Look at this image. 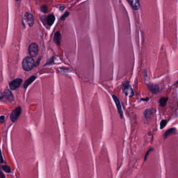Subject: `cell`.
<instances>
[{
    "label": "cell",
    "mask_w": 178,
    "mask_h": 178,
    "mask_svg": "<svg viewBox=\"0 0 178 178\" xmlns=\"http://www.w3.org/2000/svg\"><path fill=\"white\" fill-rule=\"evenodd\" d=\"M112 98L114 101V102L115 104L118 113L121 117V118H123V111L122 110V108H121V103L119 99V98L115 96V95H113L112 96Z\"/></svg>",
    "instance_id": "obj_7"
},
{
    "label": "cell",
    "mask_w": 178,
    "mask_h": 178,
    "mask_svg": "<svg viewBox=\"0 0 178 178\" xmlns=\"http://www.w3.org/2000/svg\"><path fill=\"white\" fill-rule=\"evenodd\" d=\"M122 90L125 95L128 96L129 97L133 96L134 94L133 89H132V87L131 86V85L129 84V83H125L123 84Z\"/></svg>",
    "instance_id": "obj_2"
},
{
    "label": "cell",
    "mask_w": 178,
    "mask_h": 178,
    "mask_svg": "<svg viewBox=\"0 0 178 178\" xmlns=\"http://www.w3.org/2000/svg\"><path fill=\"white\" fill-rule=\"evenodd\" d=\"M167 121L166 120H162L160 122V129H163L167 125Z\"/></svg>",
    "instance_id": "obj_18"
},
{
    "label": "cell",
    "mask_w": 178,
    "mask_h": 178,
    "mask_svg": "<svg viewBox=\"0 0 178 178\" xmlns=\"http://www.w3.org/2000/svg\"><path fill=\"white\" fill-rule=\"evenodd\" d=\"M2 169H3V170L7 173V174H10L11 172V168L7 166V165H3L2 166Z\"/></svg>",
    "instance_id": "obj_17"
},
{
    "label": "cell",
    "mask_w": 178,
    "mask_h": 178,
    "mask_svg": "<svg viewBox=\"0 0 178 178\" xmlns=\"http://www.w3.org/2000/svg\"><path fill=\"white\" fill-rule=\"evenodd\" d=\"M152 151H153V148H150V149H149L148 151L147 152V153H146V154H145V157H144V161H145L146 160V159H147L148 156L149 155L150 153H151Z\"/></svg>",
    "instance_id": "obj_19"
},
{
    "label": "cell",
    "mask_w": 178,
    "mask_h": 178,
    "mask_svg": "<svg viewBox=\"0 0 178 178\" xmlns=\"http://www.w3.org/2000/svg\"><path fill=\"white\" fill-rule=\"evenodd\" d=\"M21 112H22V108L20 107H18L16 108L15 109H14L11 113V115H10L11 120L13 122H15V121H16V120L18 119V117L20 116L21 113Z\"/></svg>",
    "instance_id": "obj_4"
},
{
    "label": "cell",
    "mask_w": 178,
    "mask_h": 178,
    "mask_svg": "<svg viewBox=\"0 0 178 178\" xmlns=\"http://www.w3.org/2000/svg\"><path fill=\"white\" fill-rule=\"evenodd\" d=\"M41 10L44 12V13H46L48 11V7L46 5H43L41 7Z\"/></svg>",
    "instance_id": "obj_20"
},
{
    "label": "cell",
    "mask_w": 178,
    "mask_h": 178,
    "mask_svg": "<svg viewBox=\"0 0 178 178\" xmlns=\"http://www.w3.org/2000/svg\"><path fill=\"white\" fill-rule=\"evenodd\" d=\"M36 78V76H32L31 77H30L29 78H28L26 81L25 82L24 85V87L25 88H26L31 83H32L35 79Z\"/></svg>",
    "instance_id": "obj_13"
},
{
    "label": "cell",
    "mask_w": 178,
    "mask_h": 178,
    "mask_svg": "<svg viewBox=\"0 0 178 178\" xmlns=\"http://www.w3.org/2000/svg\"><path fill=\"white\" fill-rule=\"evenodd\" d=\"M0 178H5V176H4V175H3V174L2 172L1 173Z\"/></svg>",
    "instance_id": "obj_23"
},
{
    "label": "cell",
    "mask_w": 178,
    "mask_h": 178,
    "mask_svg": "<svg viewBox=\"0 0 178 178\" xmlns=\"http://www.w3.org/2000/svg\"><path fill=\"white\" fill-rule=\"evenodd\" d=\"M55 20V16L52 14H50L48 15L46 18V23L48 25L51 26L53 24Z\"/></svg>",
    "instance_id": "obj_14"
},
{
    "label": "cell",
    "mask_w": 178,
    "mask_h": 178,
    "mask_svg": "<svg viewBox=\"0 0 178 178\" xmlns=\"http://www.w3.org/2000/svg\"><path fill=\"white\" fill-rule=\"evenodd\" d=\"M128 2L134 10H137L139 8L140 2L138 0H130Z\"/></svg>",
    "instance_id": "obj_10"
},
{
    "label": "cell",
    "mask_w": 178,
    "mask_h": 178,
    "mask_svg": "<svg viewBox=\"0 0 178 178\" xmlns=\"http://www.w3.org/2000/svg\"><path fill=\"white\" fill-rule=\"evenodd\" d=\"M39 48L38 46L35 43H32L29 46L28 52L30 55L31 57H35L37 56L38 53Z\"/></svg>",
    "instance_id": "obj_3"
},
{
    "label": "cell",
    "mask_w": 178,
    "mask_h": 178,
    "mask_svg": "<svg viewBox=\"0 0 178 178\" xmlns=\"http://www.w3.org/2000/svg\"><path fill=\"white\" fill-rule=\"evenodd\" d=\"M3 98L5 100V101L7 102H12L14 100L13 95H12V92L7 89L4 90L3 95L2 93H1V100H2Z\"/></svg>",
    "instance_id": "obj_5"
},
{
    "label": "cell",
    "mask_w": 178,
    "mask_h": 178,
    "mask_svg": "<svg viewBox=\"0 0 178 178\" xmlns=\"http://www.w3.org/2000/svg\"><path fill=\"white\" fill-rule=\"evenodd\" d=\"M5 120V116L4 115H1V122L3 123L4 121Z\"/></svg>",
    "instance_id": "obj_22"
},
{
    "label": "cell",
    "mask_w": 178,
    "mask_h": 178,
    "mask_svg": "<svg viewBox=\"0 0 178 178\" xmlns=\"http://www.w3.org/2000/svg\"><path fill=\"white\" fill-rule=\"evenodd\" d=\"M60 40H61V35L60 32L58 31L55 32L54 36V43L58 45L60 44Z\"/></svg>",
    "instance_id": "obj_15"
},
{
    "label": "cell",
    "mask_w": 178,
    "mask_h": 178,
    "mask_svg": "<svg viewBox=\"0 0 178 178\" xmlns=\"http://www.w3.org/2000/svg\"><path fill=\"white\" fill-rule=\"evenodd\" d=\"M168 98L167 97H162L159 100V105L161 106V107H165L166 106V105L167 104V102L168 101Z\"/></svg>",
    "instance_id": "obj_16"
},
{
    "label": "cell",
    "mask_w": 178,
    "mask_h": 178,
    "mask_svg": "<svg viewBox=\"0 0 178 178\" xmlns=\"http://www.w3.org/2000/svg\"><path fill=\"white\" fill-rule=\"evenodd\" d=\"M155 112V110L154 108H151V109H146L144 112V116L146 118H149L151 117Z\"/></svg>",
    "instance_id": "obj_11"
},
{
    "label": "cell",
    "mask_w": 178,
    "mask_h": 178,
    "mask_svg": "<svg viewBox=\"0 0 178 178\" xmlns=\"http://www.w3.org/2000/svg\"><path fill=\"white\" fill-rule=\"evenodd\" d=\"M22 80L21 78H17L15 79L14 80L11 82L9 84L10 88L12 90H15V89L18 88L22 83Z\"/></svg>",
    "instance_id": "obj_6"
},
{
    "label": "cell",
    "mask_w": 178,
    "mask_h": 178,
    "mask_svg": "<svg viewBox=\"0 0 178 178\" xmlns=\"http://www.w3.org/2000/svg\"><path fill=\"white\" fill-rule=\"evenodd\" d=\"M147 87L149 90L154 94H156L157 93L159 92L160 90L158 85L154 84H148L147 85Z\"/></svg>",
    "instance_id": "obj_9"
},
{
    "label": "cell",
    "mask_w": 178,
    "mask_h": 178,
    "mask_svg": "<svg viewBox=\"0 0 178 178\" xmlns=\"http://www.w3.org/2000/svg\"><path fill=\"white\" fill-rule=\"evenodd\" d=\"M176 132H177L176 129L175 128H172L167 130L164 134V138L165 139L167 138L169 135L173 134H175L176 133Z\"/></svg>",
    "instance_id": "obj_12"
},
{
    "label": "cell",
    "mask_w": 178,
    "mask_h": 178,
    "mask_svg": "<svg viewBox=\"0 0 178 178\" xmlns=\"http://www.w3.org/2000/svg\"><path fill=\"white\" fill-rule=\"evenodd\" d=\"M35 63L31 57H27L24 59L22 62L23 69L26 71H29L33 68Z\"/></svg>",
    "instance_id": "obj_1"
},
{
    "label": "cell",
    "mask_w": 178,
    "mask_h": 178,
    "mask_svg": "<svg viewBox=\"0 0 178 178\" xmlns=\"http://www.w3.org/2000/svg\"><path fill=\"white\" fill-rule=\"evenodd\" d=\"M68 14H69V13H68V12H65V13L62 16V17H61V19L62 20H64L65 17H67V16L68 15Z\"/></svg>",
    "instance_id": "obj_21"
},
{
    "label": "cell",
    "mask_w": 178,
    "mask_h": 178,
    "mask_svg": "<svg viewBox=\"0 0 178 178\" xmlns=\"http://www.w3.org/2000/svg\"><path fill=\"white\" fill-rule=\"evenodd\" d=\"M25 19L29 26H32L33 25L34 23V18L31 14L28 12L26 13L25 14Z\"/></svg>",
    "instance_id": "obj_8"
}]
</instances>
